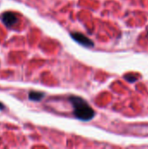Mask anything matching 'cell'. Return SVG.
Here are the masks:
<instances>
[{"label": "cell", "mask_w": 148, "mask_h": 149, "mask_svg": "<svg viewBox=\"0 0 148 149\" xmlns=\"http://www.w3.org/2000/svg\"><path fill=\"white\" fill-rule=\"evenodd\" d=\"M69 100L73 107L74 115L77 119L82 121H89L94 118V110L84 99L78 96H71Z\"/></svg>", "instance_id": "1"}, {"label": "cell", "mask_w": 148, "mask_h": 149, "mask_svg": "<svg viewBox=\"0 0 148 149\" xmlns=\"http://www.w3.org/2000/svg\"><path fill=\"white\" fill-rule=\"evenodd\" d=\"M71 36L76 42H78L79 44L85 47H92L94 45L93 42L89 38H87L86 36H85L84 34L80 32H72Z\"/></svg>", "instance_id": "2"}, {"label": "cell", "mask_w": 148, "mask_h": 149, "mask_svg": "<svg viewBox=\"0 0 148 149\" xmlns=\"http://www.w3.org/2000/svg\"><path fill=\"white\" fill-rule=\"evenodd\" d=\"M2 21L3 22V24L7 26V27H11L14 24H17V22L18 21V18L17 17V16L10 11H7L4 12L2 15Z\"/></svg>", "instance_id": "3"}, {"label": "cell", "mask_w": 148, "mask_h": 149, "mask_svg": "<svg viewBox=\"0 0 148 149\" xmlns=\"http://www.w3.org/2000/svg\"><path fill=\"white\" fill-rule=\"evenodd\" d=\"M44 97V93H41V92L32 91V92H30L29 93V99L31 100H33V101H39Z\"/></svg>", "instance_id": "4"}, {"label": "cell", "mask_w": 148, "mask_h": 149, "mask_svg": "<svg viewBox=\"0 0 148 149\" xmlns=\"http://www.w3.org/2000/svg\"><path fill=\"white\" fill-rule=\"evenodd\" d=\"M147 32H148V31H147Z\"/></svg>", "instance_id": "5"}]
</instances>
